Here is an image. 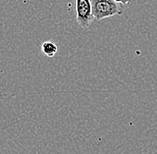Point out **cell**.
<instances>
[{
    "label": "cell",
    "mask_w": 157,
    "mask_h": 154,
    "mask_svg": "<svg viewBox=\"0 0 157 154\" xmlns=\"http://www.w3.org/2000/svg\"><path fill=\"white\" fill-rule=\"evenodd\" d=\"M95 19L91 0H76V20L80 28H88Z\"/></svg>",
    "instance_id": "7a4b0ae2"
},
{
    "label": "cell",
    "mask_w": 157,
    "mask_h": 154,
    "mask_svg": "<svg viewBox=\"0 0 157 154\" xmlns=\"http://www.w3.org/2000/svg\"><path fill=\"white\" fill-rule=\"evenodd\" d=\"M91 4L93 16L97 21L121 15L123 13V5L114 0H91Z\"/></svg>",
    "instance_id": "6da1fadb"
},
{
    "label": "cell",
    "mask_w": 157,
    "mask_h": 154,
    "mask_svg": "<svg viewBox=\"0 0 157 154\" xmlns=\"http://www.w3.org/2000/svg\"><path fill=\"white\" fill-rule=\"evenodd\" d=\"M42 53L48 57H54L58 51L57 46L52 41H46L41 45Z\"/></svg>",
    "instance_id": "3957f363"
},
{
    "label": "cell",
    "mask_w": 157,
    "mask_h": 154,
    "mask_svg": "<svg viewBox=\"0 0 157 154\" xmlns=\"http://www.w3.org/2000/svg\"><path fill=\"white\" fill-rule=\"evenodd\" d=\"M114 1L117 2V3L121 4V5H123V6H127V5L130 4L132 2V0H114Z\"/></svg>",
    "instance_id": "277c9868"
}]
</instances>
